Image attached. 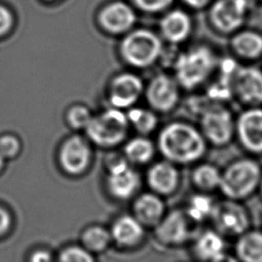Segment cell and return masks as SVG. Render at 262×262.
<instances>
[{"mask_svg": "<svg viewBox=\"0 0 262 262\" xmlns=\"http://www.w3.org/2000/svg\"><path fill=\"white\" fill-rule=\"evenodd\" d=\"M157 148L163 158L177 166L194 164L203 159L207 141L200 130L185 122H172L159 133Z\"/></svg>", "mask_w": 262, "mask_h": 262, "instance_id": "6da1fadb", "label": "cell"}, {"mask_svg": "<svg viewBox=\"0 0 262 262\" xmlns=\"http://www.w3.org/2000/svg\"><path fill=\"white\" fill-rule=\"evenodd\" d=\"M262 178V167L251 158L230 162L221 170L218 190L225 199L243 202L258 190Z\"/></svg>", "mask_w": 262, "mask_h": 262, "instance_id": "7a4b0ae2", "label": "cell"}, {"mask_svg": "<svg viewBox=\"0 0 262 262\" xmlns=\"http://www.w3.org/2000/svg\"><path fill=\"white\" fill-rule=\"evenodd\" d=\"M217 66L213 50L206 45L192 47L181 52L174 61V75L178 85L192 90L203 85Z\"/></svg>", "mask_w": 262, "mask_h": 262, "instance_id": "3957f363", "label": "cell"}, {"mask_svg": "<svg viewBox=\"0 0 262 262\" xmlns=\"http://www.w3.org/2000/svg\"><path fill=\"white\" fill-rule=\"evenodd\" d=\"M122 59L136 69L152 66L162 55L163 42L158 34L148 29H135L126 33L120 43Z\"/></svg>", "mask_w": 262, "mask_h": 262, "instance_id": "277c9868", "label": "cell"}, {"mask_svg": "<svg viewBox=\"0 0 262 262\" xmlns=\"http://www.w3.org/2000/svg\"><path fill=\"white\" fill-rule=\"evenodd\" d=\"M130 125L123 110L110 107L92 116L85 128L88 138L101 147H115L126 141Z\"/></svg>", "mask_w": 262, "mask_h": 262, "instance_id": "5b68a950", "label": "cell"}, {"mask_svg": "<svg viewBox=\"0 0 262 262\" xmlns=\"http://www.w3.org/2000/svg\"><path fill=\"white\" fill-rule=\"evenodd\" d=\"M140 185V174L124 156L110 161L106 170L105 187L115 200L120 202L132 200L138 193Z\"/></svg>", "mask_w": 262, "mask_h": 262, "instance_id": "8992f818", "label": "cell"}, {"mask_svg": "<svg viewBox=\"0 0 262 262\" xmlns=\"http://www.w3.org/2000/svg\"><path fill=\"white\" fill-rule=\"evenodd\" d=\"M193 224L184 211L173 209L167 211L161 221L154 227L156 241L163 247L177 248L191 242L195 234Z\"/></svg>", "mask_w": 262, "mask_h": 262, "instance_id": "52a82bcc", "label": "cell"}, {"mask_svg": "<svg viewBox=\"0 0 262 262\" xmlns=\"http://www.w3.org/2000/svg\"><path fill=\"white\" fill-rule=\"evenodd\" d=\"M210 221L224 237H237L251 225L249 212L242 202L225 198L216 202Z\"/></svg>", "mask_w": 262, "mask_h": 262, "instance_id": "ba28073f", "label": "cell"}, {"mask_svg": "<svg viewBox=\"0 0 262 262\" xmlns=\"http://www.w3.org/2000/svg\"><path fill=\"white\" fill-rule=\"evenodd\" d=\"M200 131L207 142L215 146H224L235 135V121L229 110L214 104L202 113Z\"/></svg>", "mask_w": 262, "mask_h": 262, "instance_id": "9c48e42d", "label": "cell"}, {"mask_svg": "<svg viewBox=\"0 0 262 262\" xmlns=\"http://www.w3.org/2000/svg\"><path fill=\"white\" fill-rule=\"evenodd\" d=\"M231 94L251 106L262 104V71L253 66H236L230 77Z\"/></svg>", "mask_w": 262, "mask_h": 262, "instance_id": "30bf717a", "label": "cell"}, {"mask_svg": "<svg viewBox=\"0 0 262 262\" xmlns=\"http://www.w3.org/2000/svg\"><path fill=\"white\" fill-rule=\"evenodd\" d=\"M248 0H216L209 12V18L217 31L234 33L246 21L249 13Z\"/></svg>", "mask_w": 262, "mask_h": 262, "instance_id": "8fae6325", "label": "cell"}, {"mask_svg": "<svg viewBox=\"0 0 262 262\" xmlns=\"http://www.w3.org/2000/svg\"><path fill=\"white\" fill-rule=\"evenodd\" d=\"M143 93L154 112L169 113L179 101L180 86L175 78L167 74H158L144 87Z\"/></svg>", "mask_w": 262, "mask_h": 262, "instance_id": "7c38bea8", "label": "cell"}, {"mask_svg": "<svg viewBox=\"0 0 262 262\" xmlns=\"http://www.w3.org/2000/svg\"><path fill=\"white\" fill-rule=\"evenodd\" d=\"M143 92L144 84L141 78L134 73L125 72L117 75L111 81L108 100L113 107L128 110L134 106Z\"/></svg>", "mask_w": 262, "mask_h": 262, "instance_id": "4fadbf2b", "label": "cell"}, {"mask_svg": "<svg viewBox=\"0 0 262 262\" xmlns=\"http://www.w3.org/2000/svg\"><path fill=\"white\" fill-rule=\"evenodd\" d=\"M235 135L247 151L262 155V108L260 106H251L237 117Z\"/></svg>", "mask_w": 262, "mask_h": 262, "instance_id": "5bb4252c", "label": "cell"}, {"mask_svg": "<svg viewBox=\"0 0 262 262\" xmlns=\"http://www.w3.org/2000/svg\"><path fill=\"white\" fill-rule=\"evenodd\" d=\"M148 189L163 198L174 194L181 182V174L178 166L163 159L152 163L145 175Z\"/></svg>", "mask_w": 262, "mask_h": 262, "instance_id": "9a60e30c", "label": "cell"}, {"mask_svg": "<svg viewBox=\"0 0 262 262\" xmlns=\"http://www.w3.org/2000/svg\"><path fill=\"white\" fill-rule=\"evenodd\" d=\"M108 229L112 244L121 250L138 248L146 235V228L131 213H123L116 217Z\"/></svg>", "mask_w": 262, "mask_h": 262, "instance_id": "2e32d148", "label": "cell"}, {"mask_svg": "<svg viewBox=\"0 0 262 262\" xmlns=\"http://www.w3.org/2000/svg\"><path fill=\"white\" fill-rule=\"evenodd\" d=\"M136 20L137 15L134 8L124 1H114L106 4L98 14L100 27L114 35L128 33Z\"/></svg>", "mask_w": 262, "mask_h": 262, "instance_id": "e0dca14e", "label": "cell"}, {"mask_svg": "<svg viewBox=\"0 0 262 262\" xmlns=\"http://www.w3.org/2000/svg\"><path fill=\"white\" fill-rule=\"evenodd\" d=\"M167 212L163 196L148 190L138 192L132 199L131 214L145 227L154 228Z\"/></svg>", "mask_w": 262, "mask_h": 262, "instance_id": "ac0fdd59", "label": "cell"}, {"mask_svg": "<svg viewBox=\"0 0 262 262\" xmlns=\"http://www.w3.org/2000/svg\"><path fill=\"white\" fill-rule=\"evenodd\" d=\"M59 160L66 172L81 174L91 162V147L87 140L80 136L70 137L61 146Z\"/></svg>", "mask_w": 262, "mask_h": 262, "instance_id": "d6986e66", "label": "cell"}, {"mask_svg": "<svg viewBox=\"0 0 262 262\" xmlns=\"http://www.w3.org/2000/svg\"><path fill=\"white\" fill-rule=\"evenodd\" d=\"M190 244L192 255L201 262H210L227 251L226 237L213 227L196 231Z\"/></svg>", "mask_w": 262, "mask_h": 262, "instance_id": "ffe728a7", "label": "cell"}, {"mask_svg": "<svg viewBox=\"0 0 262 262\" xmlns=\"http://www.w3.org/2000/svg\"><path fill=\"white\" fill-rule=\"evenodd\" d=\"M192 23L190 16L182 9H172L164 14L160 21L163 38L171 44H180L190 35Z\"/></svg>", "mask_w": 262, "mask_h": 262, "instance_id": "44dd1931", "label": "cell"}, {"mask_svg": "<svg viewBox=\"0 0 262 262\" xmlns=\"http://www.w3.org/2000/svg\"><path fill=\"white\" fill-rule=\"evenodd\" d=\"M234 255L239 262H262V230L249 228L238 235Z\"/></svg>", "mask_w": 262, "mask_h": 262, "instance_id": "7402d4cb", "label": "cell"}, {"mask_svg": "<svg viewBox=\"0 0 262 262\" xmlns=\"http://www.w3.org/2000/svg\"><path fill=\"white\" fill-rule=\"evenodd\" d=\"M216 202L209 192L198 190L187 198L182 210L188 219L196 225L211 219Z\"/></svg>", "mask_w": 262, "mask_h": 262, "instance_id": "603a6c76", "label": "cell"}, {"mask_svg": "<svg viewBox=\"0 0 262 262\" xmlns=\"http://www.w3.org/2000/svg\"><path fill=\"white\" fill-rule=\"evenodd\" d=\"M156 144L145 135L132 137L124 142L123 156L132 165H146L156 155Z\"/></svg>", "mask_w": 262, "mask_h": 262, "instance_id": "cb8c5ba5", "label": "cell"}, {"mask_svg": "<svg viewBox=\"0 0 262 262\" xmlns=\"http://www.w3.org/2000/svg\"><path fill=\"white\" fill-rule=\"evenodd\" d=\"M231 48L242 58L256 59L262 55V35L253 30H238L231 39Z\"/></svg>", "mask_w": 262, "mask_h": 262, "instance_id": "d4e9b609", "label": "cell"}, {"mask_svg": "<svg viewBox=\"0 0 262 262\" xmlns=\"http://www.w3.org/2000/svg\"><path fill=\"white\" fill-rule=\"evenodd\" d=\"M193 186L199 191L211 192L219 188L221 170L211 163H201L194 167L190 176Z\"/></svg>", "mask_w": 262, "mask_h": 262, "instance_id": "484cf974", "label": "cell"}, {"mask_svg": "<svg viewBox=\"0 0 262 262\" xmlns=\"http://www.w3.org/2000/svg\"><path fill=\"white\" fill-rule=\"evenodd\" d=\"M126 115L130 127L139 135L147 136L158 126V117L152 110L132 106L128 108Z\"/></svg>", "mask_w": 262, "mask_h": 262, "instance_id": "4316f807", "label": "cell"}, {"mask_svg": "<svg viewBox=\"0 0 262 262\" xmlns=\"http://www.w3.org/2000/svg\"><path fill=\"white\" fill-rule=\"evenodd\" d=\"M83 247L91 253L105 251L112 245L110 229L101 225H93L85 229L82 234Z\"/></svg>", "mask_w": 262, "mask_h": 262, "instance_id": "83f0119b", "label": "cell"}, {"mask_svg": "<svg viewBox=\"0 0 262 262\" xmlns=\"http://www.w3.org/2000/svg\"><path fill=\"white\" fill-rule=\"evenodd\" d=\"M69 124L76 129H85L92 118L90 110L81 104L72 106L67 115Z\"/></svg>", "mask_w": 262, "mask_h": 262, "instance_id": "f1b7e54d", "label": "cell"}, {"mask_svg": "<svg viewBox=\"0 0 262 262\" xmlns=\"http://www.w3.org/2000/svg\"><path fill=\"white\" fill-rule=\"evenodd\" d=\"M57 262H95L91 252L84 247H70L61 252Z\"/></svg>", "mask_w": 262, "mask_h": 262, "instance_id": "f546056e", "label": "cell"}, {"mask_svg": "<svg viewBox=\"0 0 262 262\" xmlns=\"http://www.w3.org/2000/svg\"><path fill=\"white\" fill-rule=\"evenodd\" d=\"M139 10L146 13H158L168 9L174 0H130Z\"/></svg>", "mask_w": 262, "mask_h": 262, "instance_id": "4dcf8cb0", "label": "cell"}, {"mask_svg": "<svg viewBox=\"0 0 262 262\" xmlns=\"http://www.w3.org/2000/svg\"><path fill=\"white\" fill-rule=\"evenodd\" d=\"M20 144L13 135H3L0 137V155L3 158H12L19 151Z\"/></svg>", "mask_w": 262, "mask_h": 262, "instance_id": "1f68e13d", "label": "cell"}, {"mask_svg": "<svg viewBox=\"0 0 262 262\" xmlns=\"http://www.w3.org/2000/svg\"><path fill=\"white\" fill-rule=\"evenodd\" d=\"M13 24L11 12L3 5H0V36L6 34Z\"/></svg>", "mask_w": 262, "mask_h": 262, "instance_id": "d6a6232c", "label": "cell"}, {"mask_svg": "<svg viewBox=\"0 0 262 262\" xmlns=\"http://www.w3.org/2000/svg\"><path fill=\"white\" fill-rule=\"evenodd\" d=\"M10 222L11 220L9 214L4 209L0 208V235L4 234L8 230Z\"/></svg>", "mask_w": 262, "mask_h": 262, "instance_id": "836d02e7", "label": "cell"}, {"mask_svg": "<svg viewBox=\"0 0 262 262\" xmlns=\"http://www.w3.org/2000/svg\"><path fill=\"white\" fill-rule=\"evenodd\" d=\"M30 262H52V257L46 251H37L32 254Z\"/></svg>", "mask_w": 262, "mask_h": 262, "instance_id": "e575fe53", "label": "cell"}, {"mask_svg": "<svg viewBox=\"0 0 262 262\" xmlns=\"http://www.w3.org/2000/svg\"><path fill=\"white\" fill-rule=\"evenodd\" d=\"M210 262H239V260L236 258V256L234 254L228 253L226 251L223 254H221L218 257H216L215 259L211 260Z\"/></svg>", "mask_w": 262, "mask_h": 262, "instance_id": "d590c367", "label": "cell"}, {"mask_svg": "<svg viewBox=\"0 0 262 262\" xmlns=\"http://www.w3.org/2000/svg\"><path fill=\"white\" fill-rule=\"evenodd\" d=\"M188 7L193 9H202L206 7L211 0H182Z\"/></svg>", "mask_w": 262, "mask_h": 262, "instance_id": "8d00e7d4", "label": "cell"}, {"mask_svg": "<svg viewBox=\"0 0 262 262\" xmlns=\"http://www.w3.org/2000/svg\"><path fill=\"white\" fill-rule=\"evenodd\" d=\"M3 162H4V158L0 155V169H1L2 166H3Z\"/></svg>", "mask_w": 262, "mask_h": 262, "instance_id": "74e56055", "label": "cell"}, {"mask_svg": "<svg viewBox=\"0 0 262 262\" xmlns=\"http://www.w3.org/2000/svg\"><path fill=\"white\" fill-rule=\"evenodd\" d=\"M258 190L260 191V193H261V195H262V178H261V181H260V184H259V188H258Z\"/></svg>", "mask_w": 262, "mask_h": 262, "instance_id": "f35d334b", "label": "cell"}, {"mask_svg": "<svg viewBox=\"0 0 262 262\" xmlns=\"http://www.w3.org/2000/svg\"><path fill=\"white\" fill-rule=\"evenodd\" d=\"M261 1H262V0H261Z\"/></svg>", "mask_w": 262, "mask_h": 262, "instance_id": "ab89813d", "label": "cell"}]
</instances>
